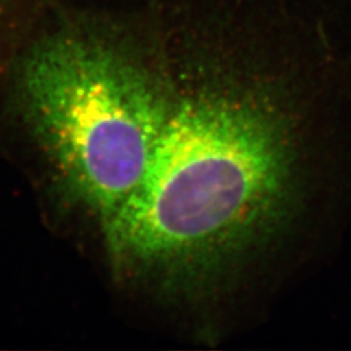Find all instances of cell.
Here are the masks:
<instances>
[{
    "label": "cell",
    "instance_id": "obj_1",
    "mask_svg": "<svg viewBox=\"0 0 351 351\" xmlns=\"http://www.w3.org/2000/svg\"><path fill=\"white\" fill-rule=\"evenodd\" d=\"M166 64L167 107L149 170L101 233L120 278L192 300L291 223L302 188L300 116L287 84L218 54Z\"/></svg>",
    "mask_w": 351,
    "mask_h": 351
},
{
    "label": "cell",
    "instance_id": "obj_2",
    "mask_svg": "<svg viewBox=\"0 0 351 351\" xmlns=\"http://www.w3.org/2000/svg\"><path fill=\"white\" fill-rule=\"evenodd\" d=\"M15 94L64 199L103 232L156 154L169 95L164 58L106 32L62 31L22 60Z\"/></svg>",
    "mask_w": 351,
    "mask_h": 351
}]
</instances>
